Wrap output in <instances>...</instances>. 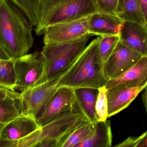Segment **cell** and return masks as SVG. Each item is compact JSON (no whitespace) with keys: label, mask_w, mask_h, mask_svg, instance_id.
Returning <instances> with one entry per match:
<instances>
[{"label":"cell","mask_w":147,"mask_h":147,"mask_svg":"<svg viewBox=\"0 0 147 147\" xmlns=\"http://www.w3.org/2000/svg\"><path fill=\"white\" fill-rule=\"evenodd\" d=\"M33 27L12 0H0V59H17L27 55L34 43Z\"/></svg>","instance_id":"cell-1"},{"label":"cell","mask_w":147,"mask_h":147,"mask_svg":"<svg viewBox=\"0 0 147 147\" xmlns=\"http://www.w3.org/2000/svg\"><path fill=\"white\" fill-rule=\"evenodd\" d=\"M92 123L76 102L71 110L41 126L27 136L11 141V147H62L69 135L82 125Z\"/></svg>","instance_id":"cell-2"},{"label":"cell","mask_w":147,"mask_h":147,"mask_svg":"<svg viewBox=\"0 0 147 147\" xmlns=\"http://www.w3.org/2000/svg\"><path fill=\"white\" fill-rule=\"evenodd\" d=\"M100 37L93 40L75 61L63 74L58 82V88L66 87L98 89L106 86L108 81L103 73V62L99 50Z\"/></svg>","instance_id":"cell-3"},{"label":"cell","mask_w":147,"mask_h":147,"mask_svg":"<svg viewBox=\"0 0 147 147\" xmlns=\"http://www.w3.org/2000/svg\"><path fill=\"white\" fill-rule=\"evenodd\" d=\"M97 12L95 0H40L35 32L40 36L49 26L88 17Z\"/></svg>","instance_id":"cell-4"},{"label":"cell","mask_w":147,"mask_h":147,"mask_svg":"<svg viewBox=\"0 0 147 147\" xmlns=\"http://www.w3.org/2000/svg\"><path fill=\"white\" fill-rule=\"evenodd\" d=\"M92 36L88 34L69 42L44 45L41 51L43 71L35 86L64 74L85 49Z\"/></svg>","instance_id":"cell-5"},{"label":"cell","mask_w":147,"mask_h":147,"mask_svg":"<svg viewBox=\"0 0 147 147\" xmlns=\"http://www.w3.org/2000/svg\"><path fill=\"white\" fill-rule=\"evenodd\" d=\"M63 74L20 92L25 114H31L36 118L41 115L57 92L58 82Z\"/></svg>","instance_id":"cell-6"},{"label":"cell","mask_w":147,"mask_h":147,"mask_svg":"<svg viewBox=\"0 0 147 147\" xmlns=\"http://www.w3.org/2000/svg\"><path fill=\"white\" fill-rule=\"evenodd\" d=\"M16 88L22 92L35 86L41 77L44 66L42 52L36 51L14 59Z\"/></svg>","instance_id":"cell-7"},{"label":"cell","mask_w":147,"mask_h":147,"mask_svg":"<svg viewBox=\"0 0 147 147\" xmlns=\"http://www.w3.org/2000/svg\"><path fill=\"white\" fill-rule=\"evenodd\" d=\"M90 17L49 26L45 29L43 33L44 44L69 42L90 34L89 23Z\"/></svg>","instance_id":"cell-8"},{"label":"cell","mask_w":147,"mask_h":147,"mask_svg":"<svg viewBox=\"0 0 147 147\" xmlns=\"http://www.w3.org/2000/svg\"><path fill=\"white\" fill-rule=\"evenodd\" d=\"M142 56L119 41L111 55L103 63V73L109 81L122 75L136 63Z\"/></svg>","instance_id":"cell-9"},{"label":"cell","mask_w":147,"mask_h":147,"mask_svg":"<svg viewBox=\"0 0 147 147\" xmlns=\"http://www.w3.org/2000/svg\"><path fill=\"white\" fill-rule=\"evenodd\" d=\"M76 104L74 90L66 87L59 88L44 111L37 118L38 123L42 126L71 110Z\"/></svg>","instance_id":"cell-10"},{"label":"cell","mask_w":147,"mask_h":147,"mask_svg":"<svg viewBox=\"0 0 147 147\" xmlns=\"http://www.w3.org/2000/svg\"><path fill=\"white\" fill-rule=\"evenodd\" d=\"M146 86H131L120 85L107 89L108 117L127 108L140 92L144 90Z\"/></svg>","instance_id":"cell-11"},{"label":"cell","mask_w":147,"mask_h":147,"mask_svg":"<svg viewBox=\"0 0 147 147\" xmlns=\"http://www.w3.org/2000/svg\"><path fill=\"white\" fill-rule=\"evenodd\" d=\"M24 114L21 93L0 86V128Z\"/></svg>","instance_id":"cell-12"},{"label":"cell","mask_w":147,"mask_h":147,"mask_svg":"<svg viewBox=\"0 0 147 147\" xmlns=\"http://www.w3.org/2000/svg\"><path fill=\"white\" fill-rule=\"evenodd\" d=\"M40 126L35 116L23 114L0 128V140L18 141L27 136Z\"/></svg>","instance_id":"cell-13"},{"label":"cell","mask_w":147,"mask_h":147,"mask_svg":"<svg viewBox=\"0 0 147 147\" xmlns=\"http://www.w3.org/2000/svg\"><path fill=\"white\" fill-rule=\"evenodd\" d=\"M124 22L117 15L98 12L90 17L89 33L99 37L119 36Z\"/></svg>","instance_id":"cell-14"},{"label":"cell","mask_w":147,"mask_h":147,"mask_svg":"<svg viewBox=\"0 0 147 147\" xmlns=\"http://www.w3.org/2000/svg\"><path fill=\"white\" fill-rule=\"evenodd\" d=\"M120 42L137 52L147 56V26L125 22L119 35Z\"/></svg>","instance_id":"cell-15"},{"label":"cell","mask_w":147,"mask_h":147,"mask_svg":"<svg viewBox=\"0 0 147 147\" xmlns=\"http://www.w3.org/2000/svg\"><path fill=\"white\" fill-rule=\"evenodd\" d=\"M147 85V56H142L138 61L122 75L109 80L106 85L107 89L120 85L131 86Z\"/></svg>","instance_id":"cell-16"},{"label":"cell","mask_w":147,"mask_h":147,"mask_svg":"<svg viewBox=\"0 0 147 147\" xmlns=\"http://www.w3.org/2000/svg\"><path fill=\"white\" fill-rule=\"evenodd\" d=\"M112 138L110 121H97L91 133L75 147H111Z\"/></svg>","instance_id":"cell-17"},{"label":"cell","mask_w":147,"mask_h":147,"mask_svg":"<svg viewBox=\"0 0 147 147\" xmlns=\"http://www.w3.org/2000/svg\"><path fill=\"white\" fill-rule=\"evenodd\" d=\"M116 15L124 22L147 26L139 0H118Z\"/></svg>","instance_id":"cell-18"},{"label":"cell","mask_w":147,"mask_h":147,"mask_svg":"<svg viewBox=\"0 0 147 147\" xmlns=\"http://www.w3.org/2000/svg\"><path fill=\"white\" fill-rule=\"evenodd\" d=\"M74 90L77 103L86 117L92 123L98 121L95 106L98 90L84 88Z\"/></svg>","instance_id":"cell-19"},{"label":"cell","mask_w":147,"mask_h":147,"mask_svg":"<svg viewBox=\"0 0 147 147\" xmlns=\"http://www.w3.org/2000/svg\"><path fill=\"white\" fill-rule=\"evenodd\" d=\"M14 59H0V86L12 90L16 88Z\"/></svg>","instance_id":"cell-20"},{"label":"cell","mask_w":147,"mask_h":147,"mask_svg":"<svg viewBox=\"0 0 147 147\" xmlns=\"http://www.w3.org/2000/svg\"><path fill=\"white\" fill-rule=\"evenodd\" d=\"M27 16L33 27L38 21V12L40 0H12Z\"/></svg>","instance_id":"cell-21"},{"label":"cell","mask_w":147,"mask_h":147,"mask_svg":"<svg viewBox=\"0 0 147 147\" xmlns=\"http://www.w3.org/2000/svg\"><path fill=\"white\" fill-rule=\"evenodd\" d=\"M95 123H89L82 125L74 131L63 143L62 147H75L85 139L93 129Z\"/></svg>","instance_id":"cell-22"},{"label":"cell","mask_w":147,"mask_h":147,"mask_svg":"<svg viewBox=\"0 0 147 147\" xmlns=\"http://www.w3.org/2000/svg\"><path fill=\"white\" fill-rule=\"evenodd\" d=\"M98 93L96 100V113L98 121H105L108 117V100L107 97V88L106 86L98 89Z\"/></svg>","instance_id":"cell-23"},{"label":"cell","mask_w":147,"mask_h":147,"mask_svg":"<svg viewBox=\"0 0 147 147\" xmlns=\"http://www.w3.org/2000/svg\"><path fill=\"white\" fill-rule=\"evenodd\" d=\"M119 41V36L100 37L99 50L103 63L111 55Z\"/></svg>","instance_id":"cell-24"},{"label":"cell","mask_w":147,"mask_h":147,"mask_svg":"<svg viewBox=\"0 0 147 147\" xmlns=\"http://www.w3.org/2000/svg\"><path fill=\"white\" fill-rule=\"evenodd\" d=\"M117 147H147V131L138 137H129L120 143L114 145Z\"/></svg>","instance_id":"cell-25"},{"label":"cell","mask_w":147,"mask_h":147,"mask_svg":"<svg viewBox=\"0 0 147 147\" xmlns=\"http://www.w3.org/2000/svg\"><path fill=\"white\" fill-rule=\"evenodd\" d=\"M95 1L98 12L116 15L118 0H95Z\"/></svg>","instance_id":"cell-26"},{"label":"cell","mask_w":147,"mask_h":147,"mask_svg":"<svg viewBox=\"0 0 147 147\" xmlns=\"http://www.w3.org/2000/svg\"><path fill=\"white\" fill-rule=\"evenodd\" d=\"M147 24V0H139Z\"/></svg>","instance_id":"cell-27"},{"label":"cell","mask_w":147,"mask_h":147,"mask_svg":"<svg viewBox=\"0 0 147 147\" xmlns=\"http://www.w3.org/2000/svg\"><path fill=\"white\" fill-rule=\"evenodd\" d=\"M144 90V92L142 95V100L147 113V85Z\"/></svg>","instance_id":"cell-28"}]
</instances>
